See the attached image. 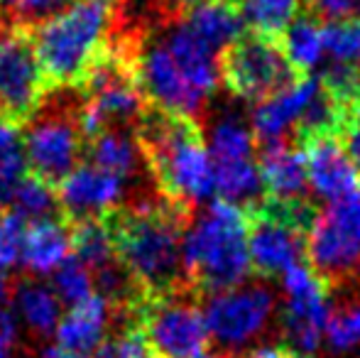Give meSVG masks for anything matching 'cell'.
<instances>
[{
  "mask_svg": "<svg viewBox=\"0 0 360 358\" xmlns=\"http://www.w3.org/2000/svg\"><path fill=\"white\" fill-rule=\"evenodd\" d=\"M186 214L189 211L160 194L105 216L113 229L118 260L145 297L184 290L181 236L189 221Z\"/></svg>",
  "mask_w": 360,
  "mask_h": 358,
  "instance_id": "1",
  "label": "cell"
},
{
  "mask_svg": "<svg viewBox=\"0 0 360 358\" xmlns=\"http://www.w3.org/2000/svg\"><path fill=\"white\" fill-rule=\"evenodd\" d=\"M135 135L147 170L167 201L191 211L216 194L211 155L194 118L147 110Z\"/></svg>",
  "mask_w": 360,
  "mask_h": 358,
  "instance_id": "2",
  "label": "cell"
},
{
  "mask_svg": "<svg viewBox=\"0 0 360 358\" xmlns=\"http://www.w3.org/2000/svg\"><path fill=\"white\" fill-rule=\"evenodd\" d=\"M118 18V0H69L64 8L37 23L34 54L47 87H81L96 59L108 47Z\"/></svg>",
  "mask_w": 360,
  "mask_h": 358,
  "instance_id": "3",
  "label": "cell"
},
{
  "mask_svg": "<svg viewBox=\"0 0 360 358\" xmlns=\"http://www.w3.org/2000/svg\"><path fill=\"white\" fill-rule=\"evenodd\" d=\"M250 216L231 201H211L191 221L181 236L184 277L204 292H221L248 280L250 265Z\"/></svg>",
  "mask_w": 360,
  "mask_h": 358,
  "instance_id": "4",
  "label": "cell"
},
{
  "mask_svg": "<svg viewBox=\"0 0 360 358\" xmlns=\"http://www.w3.org/2000/svg\"><path fill=\"white\" fill-rule=\"evenodd\" d=\"M297 77L302 74L292 69L282 42L270 34H240L221 54V82L236 98L243 101L260 103Z\"/></svg>",
  "mask_w": 360,
  "mask_h": 358,
  "instance_id": "5",
  "label": "cell"
},
{
  "mask_svg": "<svg viewBox=\"0 0 360 358\" xmlns=\"http://www.w3.org/2000/svg\"><path fill=\"white\" fill-rule=\"evenodd\" d=\"M86 140L79 128V108L54 103L52 108H39L27 120L22 135V153L27 172L37 179L57 186L67 174L79 167Z\"/></svg>",
  "mask_w": 360,
  "mask_h": 358,
  "instance_id": "6",
  "label": "cell"
},
{
  "mask_svg": "<svg viewBox=\"0 0 360 358\" xmlns=\"http://www.w3.org/2000/svg\"><path fill=\"white\" fill-rule=\"evenodd\" d=\"M133 321L143 329L152 354L160 358H196L204 354L211 339L204 309L184 297V290L145 297Z\"/></svg>",
  "mask_w": 360,
  "mask_h": 358,
  "instance_id": "7",
  "label": "cell"
},
{
  "mask_svg": "<svg viewBox=\"0 0 360 358\" xmlns=\"http://www.w3.org/2000/svg\"><path fill=\"white\" fill-rule=\"evenodd\" d=\"M311 270L323 280H341L360 268V191L328 201L311 214L304 234Z\"/></svg>",
  "mask_w": 360,
  "mask_h": 358,
  "instance_id": "8",
  "label": "cell"
},
{
  "mask_svg": "<svg viewBox=\"0 0 360 358\" xmlns=\"http://www.w3.org/2000/svg\"><path fill=\"white\" fill-rule=\"evenodd\" d=\"M309 211L307 201L299 204H275L267 201L255 209V221H250V265L265 277H282L289 268L302 263L304 234H307Z\"/></svg>",
  "mask_w": 360,
  "mask_h": 358,
  "instance_id": "9",
  "label": "cell"
},
{
  "mask_svg": "<svg viewBox=\"0 0 360 358\" xmlns=\"http://www.w3.org/2000/svg\"><path fill=\"white\" fill-rule=\"evenodd\" d=\"M282 336L285 346L297 356L311 358L323 341V326L328 319L326 280L299 263L282 275Z\"/></svg>",
  "mask_w": 360,
  "mask_h": 358,
  "instance_id": "10",
  "label": "cell"
},
{
  "mask_svg": "<svg viewBox=\"0 0 360 358\" xmlns=\"http://www.w3.org/2000/svg\"><path fill=\"white\" fill-rule=\"evenodd\" d=\"M275 317V292L265 285H238L206 300L209 336L223 349L238 351L257 339Z\"/></svg>",
  "mask_w": 360,
  "mask_h": 358,
  "instance_id": "11",
  "label": "cell"
},
{
  "mask_svg": "<svg viewBox=\"0 0 360 358\" xmlns=\"http://www.w3.org/2000/svg\"><path fill=\"white\" fill-rule=\"evenodd\" d=\"M47 79L32 37L20 27L0 34V120L22 125L42 108Z\"/></svg>",
  "mask_w": 360,
  "mask_h": 358,
  "instance_id": "12",
  "label": "cell"
},
{
  "mask_svg": "<svg viewBox=\"0 0 360 358\" xmlns=\"http://www.w3.org/2000/svg\"><path fill=\"white\" fill-rule=\"evenodd\" d=\"M135 77L147 103H152L162 113L194 118L209 101L181 74L165 39H145L140 34L138 49H135Z\"/></svg>",
  "mask_w": 360,
  "mask_h": 358,
  "instance_id": "13",
  "label": "cell"
},
{
  "mask_svg": "<svg viewBox=\"0 0 360 358\" xmlns=\"http://www.w3.org/2000/svg\"><path fill=\"white\" fill-rule=\"evenodd\" d=\"M57 204L69 224L86 219H105L123 204L125 179L96 167L79 165L57 186Z\"/></svg>",
  "mask_w": 360,
  "mask_h": 358,
  "instance_id": "14",
  "label": "cell"
},
{
  "mask_svg": "<svg viewBox=\"0 0 360 358\" xmlns=\"http://www.w3.org/2000/svg\"><path fill=\"white\" fill-rule=\"evenodd\" d=\"M304 162H307L309 189L328 201H338L360 191V170L348 155L338 135H314L304 138L302 145Z\"/></svg>",
  "mask_w": 360,
  "mask_h": 358,
  "instance_id": "15",
  "label": "cell"
},
{
  "mask_svg": "<svg viewBox=\"0 0 360 358\" xmlns=\"http://www.w3.org/2000/svg\"><path fill=\"white\" fill-rule=\"evenodd\" d=\"M316 89V79L297 77L285 89H280L277 94L260 101L250 118V128L255 140H260L262 145L287 140L289 130H297L299 120H302L304 110H307L309 101L314 98Z\"/></svg>",
  "mask_w": 360,
  "mask_h": 358,
  "instance_id": "16",
  "label": "cell"
},
{
  "mask_svg": "<svg viewBox=\"0 0 360 358\" xmlns=\"http://www.w3.org/2000/svg\"><path fill=\"white\" fill-rule=\"evenodd\" d=\"M262 186L275 204H299L307 201L304 194L309 189L307 162H304L302 145H292L289 140L262 145L257 158Z\"/></svg>",
  "mask_w": 360,
  "mask_h": 358,
  "instance_id": "17",
  "label": "cell"
},
{
  "mask_svg": "<svg viewBox=\"0 0 360 358\" xmlns=\"http://www.w3.org/2000/svg\"><path fill=\"white\" fill-rule=\"evenodd\" d=\"M115 312L105 297L98 292L84 300L81 305L69 307L67 314L57 324V346L69 354L89 356L98 349L108 336V326Z\"/></svg>",
  "mask_w": 360,
  "mask_h": 358,
  "instance_id": "18",
  "label": "cell"
},
{
  "mask_svg": "<svg viewBox=\"0 0 360 358\" xmlns=\"http://www.w3.org/2000/svg\"><path fill=\"white\" fill-rule=\"evenodd\" d=\"M72 224L64 216L30 221L22 238V260L30 275H52L67 258H72Z\"/></svg>",
  "mask_w": 360,
  "mask_h": 358,
  "instance_id": "19",
  "label": "cell"
},
{
  "mask_svg": "<svg viewBox=\"0 0 360 358\" xmlns=\"http://www.w3.org/2000/svg\"><path fill=\"white\" fill-rule=\"evenodd\" d=\"M191 32L199 34L209 47L223 54L228 44H233L243 34V8L233 0H204L186 13L179 15Z\"/></svg>",
  "mask_w": 360,
  "mask_h": 358,
  "instance_id": "20",
  "label": "cell"
},
{
  "mask_svg": "<svg viewBox=\"0 0 360 358\" xmlns=\"http://www.w3.org/2000/svg\"><path fill=\"white\" fill-rule=\"evenodd\" d=\"M86 153L91 165L115 174L120 179H130L140 174L145 165L143 150H140L138 135L128 133L125 128H108L86 143Z\"/></svg>",
  "mask_w": 360,
  "mask_h": 358,
  "instance_id": "21",
  "label": "cell"
},
{
  "mask_svg": "<svg viewBox=\"0 0 360 358\" xmlns=\"http://www.w3.org/2000/svg\"><path fill=\"white\" fill-rule=\"evenodd\" d=\"M206 148L214 167L250 162L255 160V135L240 113L226 110L211 123Z\"/></svg>",
  "mask_w": 360,
  "mask_h": 358,
  "instance_id": "22",
  "label": "cell"
},
{
  "mask_svg": "<svg viewBox=\"0 0 360 358\" xmlns=\"http://www.w3.org/2000/svg\"><path fill=\"white\" fill-rule=\"evenodd\" d=\"M13 302L18 317L34 336H49L52 331H57L62 307L52 287L39 280L13 282Z\"/></svg>",
  "mask_w": 360,
  "mask_h": 358,
  "instance_id": "23",
  "label": "cell"
},
{
  "mask_svg": "<svg viewBox=\"0 0 360 358\" xmlns=\"http://www.w3.org/2000/svg\"><path fill=\"white\" fill-rule=\"evenodd\" d=\"M72 248L91 275L120 263L108 219H86L72 224Z\"/></svg>",
  "mask_w": 360,
  "mask_h": 358,
  "instance_id": "24",
  "label": "cell"
},
{
  "mask_svg": "<svg viewBox=\"0 0 360 358\" xmlns=\"http://www.w3.org/2000/svg\"><path fill=\"white\" fill-rule=\"evenodd\" d=\"M282 49H285L289 64L297 74H307L321 62L323 52V25L319 18L307 15V18H297L287 27V32L280 37Z\"/></svg>",
  "mask_w": 360,
  "mask_h": 358,
  "instance_id": "25",
  "label": "cell"
},
{
  "mask_svg": "<svg viewBox=\"0 0 360 358\" xmlns=\"http://www.w3.org/2000/svg\"><path fill=\"white\" fill-rule=\"evenodd\" d=\"M304 0H243V20L252 27V32L270 34L280 39L287 27L299 18Z\"/></svg>",
  "mask_w": 360,
  "mask_h": 358,
  "instance_id": "26",
  "label": "cell"
},
{
  "mask_svg": "<svg viewBox=\"0 0 360 358\" xmlns=\"http://www.w3.org/2000/svg\"><path fill=\"white\" fill-rule=\"evenodd\" d=\"M323 341L333 356H351L360 349V302L346 300L331 307L326 326H323Z\"/></svg>",
  "mask_w": 360,
  "mask_h": 358,
  "instance_id": "27",
  "label": "cell"
},
{
  "mask_svg": "<svg viewBox=\"0 0 360 358\" xmlns=\"http://www.w3.org/2000/svg\"><path fill=\"white\" fill-rule=\"evenodd\" d=\"M10 211L20 216L25 221H39L49 219L57 211V191L54 186H49L47 181L37 179L34 174H25L22 179L15 184L13 194L8 199Z\"/></svg>",
  "mask_w": 360,
  "mask_h": 358,
  "instance_id": "28",
  "label": "cell"
},
{
  "mask_svg": "<svg viewBox=\"0 0 360 358\" xmlns=\"http://www.w3.org/2000/svg\"><path fill=\"white\" fill-rule=\"evenodd\" d=\"M323 52L331 57V64L360 72V15L326 20Z\"/></svg>",
  "mask_w": 360,
  "mask_h": 358,
  "instance_id": "29",
  "label": "cell"
},
{
  "mask_svg": "<svg viewBox=\"0 0 360 358\" xmlns=\"http://www.w3.org/2000/svg\"><path fill=\"white\" fill-rule=\"evenodd\" d=\"M27 174L20 125L0 120V201H8L15 184Z\"/></svg>",
  "mask_w": 360,
  "mask_h": 358,
  "instance_id": "30",
  "label": "cell"
},
{
  "mask_svg": "<svg viewBox=\"0 0 360 358\" xmlns=\"http://www.w3.org/2000/svg\"><path fill=\"white\" fill-rule=\"evenodd\" d=\"M52 290L59 297V302L74 307L81 305L84 300H89L91 295H96V285H94V275L91 270L81 263L79 258H67L57 270L52 272Z\"/></svg>",
  "mask_w": 360,
  "mask_h": 358,
  "instance_id": "31",
  "label": "cell"
},
{
  "mask_svg": "<svg viewBox=\"0 0 360 358\" xmlns=\"http://www.w3.org/2000/svg\"><path fill=\"white\" fill-rule=\"evenodd\" d=\"M91 358H152V349L138 324H125L105 339Z\"/></svg>",
  "mask_w": 360,
  "mask_h": 358,
  "instance_id": "32",
  "label": "cell"
},
{
  "mask_svg": "<svg viewBox=\"0 0 360 358\" xmlns=\"http://www.w3.org/2000/svg\"><path fill=\"white\" fill-rule=\"evenodd\" d=\"M25 229H27V224L15 211L0 214V272L18 265L20 255H22Z\"/></svg>",
  "mask_w": 360,
  "mask_h": 358,
  "instance_id": "33",
  "label": "cell"
},
{
  "mask_svg": "<svg viewBox=\"0 0 360 358\" xmlns=\"http://www.w3.org/2000/svg\"><path fill=\"white\" fill-rule=\"evenodd\" d=\"M69 0H0V15L13 20L15 25L22 23H42Z\"/></svg>",
  "mask_w": 360,
  "mask_h": 358,
  "instance_id": "34",
  "label": "cell"
},
{
  "mask_svg": "<svg viewBox=\"0 0 360 358\" xmlns=\"http://www.w3.org/2000/svg\"><path fill=\"white\" fill-rule=\"evenodd\" d=\"M311 10L314 18L323 20H338V18H353L360 13V0H304Z\"/></svg>",
  "mask_w": 360,
  "mask_h": 358,
  "instance_id": "35",
  "label": "cell"
},
{
  "mask_svg": "<svg viewBox=\"0 0 360 358\" xmlns=\"http://www.w3.org/2000/svg\"><path fill=\"white\" fill-rule=\"evenodd\" d=\"M343 135H346L348 155H351V160L360 170V106L348 115V123H346V128H343Z\"/></svg>",
  "mask_w": 360,
  "mask_h": 358,
  "instance_id": "36",
  "label": "cell"
},
{
  "mask_svg": "<svg viewBox=\"0 0 360 358\" xmlns=\"http://www.w3.org/2000/svg\"><path fill=\"white\" fill-rule=\"evenodd\" d=\"M292 349H287L285 344H262V346H255L245 358H294Z\"/></svg>",
  "mask_w": 360,
  "mask_h": 358,
  "instance_id": "37",
  "label": "cell"
},
{
  "mask_svg": "<svg viewBox=\"0 0 360 358\" xmlns=\"http://www.w3.org/2000/svg\"><path fill=\"white\" fill-rule=\"evenodd\" d=\"M204 3V0H165V15H169L172 20L179 18L181 13H186L189 8H194V5Z\"/></svg>",
  "mask_w": 360,
  "mask_h": 358,
  "instance_id": "38",
  "label": "cell"
},
{
  "mask_svg": "<svg viewBox=\"0 0 360 358\" xmlns=\"http://www.w3.org/2000/svg\"><path fill=\"white\" fill-rule=\"evenodd\" d=\"M13 297V282L8 280V275L5 272H0V309L5 307V302Z\"/></svg>",
  "mask_w": 360,
  "mask_h": 358,
  "instance_id": "39",
  "label": "cell"
},
{
  "mask_svg": "<svg viewBox=\"0 0 360 358\" xmlns=\"http://www.w3.org/2000/svg\"><path fill=\"white\" fill-rule=\"evenodd\" d=\"M39 358H91V356H76V354H69V351L59 349V346H49V349L42 351Z\"/></svg>",
  "mask_w": 360,
  "mask_h": 358,
  "instance_id": "40",
  "label": "cell"
},
{
  "mask_svg": "<svg viewBox=\"0 0 360 358\" xmlns=\"http://www.w3.org/2000/svg\"><path fill=\"white\" fill-rule=\"evenodd\" d=\"M196 358H231V356L223 354V351H204V354L196 356Z\"/></svg>",
  "mask_w": 360,
  "mask_h": 358,
  "instance_id": "41",
  "label": "cell"
},
{
  "mask_svg": "<svg viewBox=\"0 0 360 358\" xmlns=\"http://www.w3.org/2000/svg\"><path fill=\"white\" fill-rule=\"evenodd\" d=\"M358 106H360V77H358Z\"/></svg>",
  "mask_w": 360,
  "mask_h": 358,
  "instance_id": "42",
  "label": "cell"
},
{
  "mask_svg": "<svg viewBox=\"0 0 360 358\" xmlns=\"http://www.w3.org/2000/svg\"><path fill=\"white\" fill-rule=\"evenodd\" d=\"M233 3H243V0H233Z\"/></svg>",
  "mask_w": 360,
  "mask_h": 358,
  "instance_id": "43",
  "label": "cell"
},
{
  "mask_svg": "<svg viewBox=\"0 0 360 358\" xmlns=\"http://www.w3.org/2000/svg\"><path fill=\"white\" fill-rule=\"evenodd\" d=\"M294 358H304V356H294Z\"/></svg>",
  "mask_w": 360,
  "mask_h": 358,
  "instance_id": "44",
  "label": "cell"
}]
</instances>
